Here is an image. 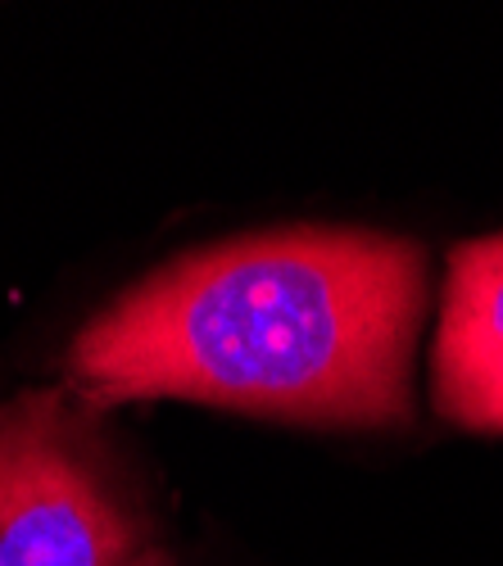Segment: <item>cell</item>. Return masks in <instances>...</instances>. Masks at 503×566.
I'll list each match as a JSON object with an SVG mask.
<instances>
[{
    "label": "cell",
    "instance_id": "1",
    "mask_svg": "<svg viewBox=\"0 0 503 566\" xmlns=\"http://www.w3.org/2000/svg\"><path fill=\"white\" fill-rule=\"evenodd\" d=\"M422 250L377 231H277L200 250L77 336L73 381L101 403L177 395L291 421L408 417Z\"/></svg>",
    "mask_w": 503,
    "mask_h": 566
},
{
    "label": "cell",
    "instance_id": "2",
    "mask_svg": "<svg viewBox=\"0 0 503 566\" xmlns=\"http://www.w3.org/2000/svg\"><path fill=\"white\" fill-rule=\"evenodd\" d=\"M132 522L77 444L60 399L0 412V566H118Z\"/></svg>",
    "mask_w": 503,
    "mask_h": 566
},
{
    "label": "cell",
    "instance_id": "3",
    "mask_svg": "<svg viewBox=\"0 0 503 566\" xmlns=\"http://www.w3.org/2000/svg\"><path fill=\"white\" fill-rule=\"evenodd\" d=\"M436 399L476 431H503V231L459 245L436 336Z\"/></svg>",
    "mask_w": 503,
    "mask_h": 566
}]
</instances>
